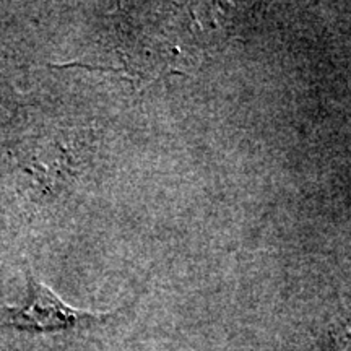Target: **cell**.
Masks as SVG:
<instances>
[{"label":"cell","instance_id":"cell-1","mask_svg":"<svg viewBox=\"0 0 351 351\" xmlns=\"http://www.w3.org/2000/svg\"><path fill=\"white\" fill-rule=\"evenodd\" d=\"M5 311L7 326L25 332H62L109 317V314H90L73 309L33 275H28V298L25 304L8 306Z\"/></svg>","mask_w":351,"mask_h":351}]
</instances>
